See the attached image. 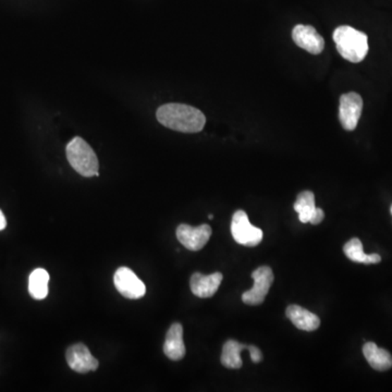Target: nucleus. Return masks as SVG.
I'll return each mask as SVG.
<instances>
[{
  "label": "nucleus",
  "mask_w": 392,
  "mask_h": 392,
  "mask_svg": "<svg viewBox=\"0 0 392 392\" xmlns=\"http://www.w3.org/2000/svg\"><path fill=\"white\" fill-rule=\"evenodd\" d=\"M156 117L164 127L183 133L202 131L206 123L205 116L201 110L183 104L161 106L158 108Z\"/></svg>",
  "instance_id": "nucleus-1"
},
{
  "label": "nucleus",
  "mask_w": 392,
  "mask_h": 392,
  "mask_svg": "<svg viewBox=\"0 0 392 392\" xmlns=\"http://www.w3.org/2000/svg\"><path fill=\"white\" fill-rule=\"evenodd\" d=\"M333 41L338 53L350 63H361L369 53L367 35L348 25H342L335 30Z\"/></svg>",
  "instance_id": "nucleus-2"
},
{
  "label": "nucleus",
  "mask_w": 392,
  "mask_h": 392,
  "mask_svg": "<svg viewBox=\"0 0 392 392\" xmlns=\"http://www.w3.org/2000/svg\"><path fill=\"white\" fill-rule=\"evenodd\" d=\"M66 153L68 161L78 173L87 178L99 176L97 156L87 142L84 141L82 137H77L71 140L68 143Z\"/></svg>",
  "instance_id": "nucleus-3"
},
{
  "label": "nucleus",
  "mask_w": 392,
  "mask_h": 392,
  "mask_svg": "<svg viewBox=\"0 0 392 392\" xmlns=\"http://www.w3.org/2000/svg\"><path fill=\"white\" fill-rule=\"evenodd\" d=\"M231 233L237 243L244 247H257L263 240V231L250 223L247 214L237 211L233 214L231 223Z\"/></svg>",
  "instance_id": "nucleus-4"
},
{
  "label": "nucleus",
  "mask_w": 392,
  "mask_h": 392,
  "mask_svg": "<svg viewBox=\"0 0 392 392\" xmlns=\"http://www.w3.org/2000/svg\"><path fill=\"white\" fill-rule=\"evenodd\" d=\"M254 286L251 290L242 294V301L247 305H259L265 301L266 295L274 283L273 269L268 266H261L252 273Z\"/></svg>",
  "instance_id": "nucleus-5"
},
{
  "label": "nucleus",
  "mask_w": 392,
  "mask_h": 392,
  "mask_svg": "<svg viewBox=\"0 0 392 392\" xmlns=\"http://www.w3.org/2000/svg\"><path fill=\"white\" fill-rule=\"evenodd\" d=\"M363 109L361 95L354 92L343 94L340 97L339 120L343 129L353 131L357 127Z\"/></svg>",
  "instance_id": "nucleus-6"
},
{
  "label": "nucleus",
  "mask_w": 392,
  "mask_h": 392,
  "mask_svg": "<svg viewBox=\"0 0 392 392\" xmlns=\"http://www.w3.org/2000/svg\"><path fill=\"white\" fill-rule=\"evenodd\" d=\"M114 283L118 292L127 299L137 300L145 295V285L130 268L120 267L114 276Z\"/></svg>",
  "instance_id": "nucleus-7"
},
{
  "label": "nucleus",
  "mask_w": 392,
  "mask_h": 392,
  "mask_svg": "<svg viewBox=\"0 0 392 392\" xmlns=\"http://www.w3.org/2000/svg\"><path fill=\"white\" fill-rule=\"evenodd\" d=\"M212 235V228L208 225L192 227L182 223L177 228V238L180 243L190 251H200L205 247Z\"/></svg>",
  "instance_id": "nucleus-8"
},
{
  "label": "nucleus",
  "mask_w": 392,
  "mask_h": 392,
  "mask_svg": "<svg viewBox=\"0 0 392 392\" xmlns=\"http://www.w3.org/2000/svg\"><path fill=\"white\" fill-rule=\"evenodd\" d=\"M68 365L77 373L85 374L98 369V361L92 355L89 348L83 343L71 345L67 350Z\"/></svg>",
  "instance_id": "nucleus-9"
},
{
  "label": "nucleus",
  "mask_w": 392,
  "mask_h": 392,
  "mask_svg": "<svg viewBox=\"0 0 392 392\" xmlns=\"http://www.w3.org/2000/svg\"><path fill=\"white\" fill-rule=\"evenodd\" d=\"M292 39L299 47L303 48L306 51L313 55H318L324 51L325 41L319 35L315 27L311 25L299 24L292 31Z\"/></svg>",
  "instance_id": "nucleus-10"
},
{
  "label": "nucleus",
  "mask_w": 392,
  "mask_h": 392,
  "mask_svg": "<svg viewBox=\"0 0 392 392\" xmlns=\"http://www.w3.org/2000/svg\"><path fill=\"white\" fill-rule=\"evenodd\" d=\"M223 278L221 273H214L208 276L202 275L201 273H194L190 280L191 291L196 297L203 298V299L213 297L223 281Z\"/></svg>",
  "instance_id": "nucleus-11"
},
{
  "label": "nucleus",
  "mask_w": 392,
  "mask_h": 392,
  "mask_svg": "<svg viewBox=\"0 0 392 392\" xmlns=\"http://www.w3.org/2000/svg\"><path fill=\"white\" fill-rule=\"evenodd\" d=\"M164 353L171 361H180L185 357V347L183 342V327L181 324H173L168 330L164 345Z\"/></svg>",
  "instance_id": "nucleus-12"
},
{
  "label": "nucleus",
  "mask_w": 392,
  "mask_h": 392,
  "mask_svg": "<svg viewBox=\"0 0 392 392\" xmlns=\"http://www.w3.org/2000/svg\"><path fill=\"white\" fill-rule=\"evenodd\" d=\"M287 317L298 329L304 331H314L321 325V319L316 314L303 309L299 305H289L287 307Z\"/></svg>",
  "instance_id": "nucleus-13"
},
{
  "label": "nucleus",
  "mask_w": 392,
  "mask_h": 392,
  "mask_svg": "<svg viewBox=\"0 0 392 392\" xmlns=\"http://www.w3.org/2000/svg\"><path fill=\"white\" fill-rule=\"evenodd\" d=\"M366 361L375 371L385 372L392 367L391 354L387 350L377 347L374 342H366L363 347Z\"/></svg>",
  "instance_id": "nucleus-14"
},
{
  "label": "nucleus",
  "mask_w": 392,
  "mask_h": 392,
  "mask_svg": "<svg viewBox=\"0 0 392 392\" xmlns=\"http://www.w3.org/2000/svg\"><path fill=\"white\" fill-rule=\"evenodd\" d=\"M343 252L350 261L361 264H378L381 263V257L378 254H365L363 251V244L357 238L348 241L343 247Z\"/></svg>",
  "instance_id": "nucleus-15"
},
{
  "label": "nucleus",
  "mask_w": 392,
  "mask_h": 392,
  "mask_svg": "<svg viewBox=\"0 0 392 392\" xmlns=\"http://www.w3.org/2000/svg\"><path fill=\"white\" fill-rule=\"evenodd\" d=\"M247 345H242L235 340H228L223 345L221 353V364L230 369H239L242 367L241 352L247 349Z\"/></svg>",
  "instance_id": "nucleus-16"
},
{
  "label": "nucleus",
  "mask_w": 392,
  "mask_h": 392,
  "mask_svg": "<svg viewBox=\"0 0 392 392\" xmlns=\"http://www.w3.org/2000/svg\"><path fill=\"white\" fill-rule=\"evenodd\" d=\"M316 209L317 207L313 192L303 191L298 195L297 202L294 203V211L299 214V219L302 223H311Z\"/></svg>",
  "instance_id": "nucleus-17"
},
{
  "label": "nucleus",
  "mask_w": 392,
  "mask_h": 392,
  "mask_svg": "<svg viewBox=\"0 0 392 392\" xmlns=\"http://www.w3.org/2000/svg\"><path fill=\"white\" fill-rule=\"evenodd\" d=\"M48 283H49V274L43 269L37 268L32 271L29 278V292L31 297L35 300H44L48 295Z\"/></svg>",
  "instance_id": "nucleus-18"
},
{
  "label": "nucleus",
  "mask_w": 392,
  "mask_h": 392,
  "mask_svg": "<svg viewBox=\"0 0 392 392\" xmlns=\"http://www.w3.org/2000/svg\"><path fill=\"white\" fill-rule=\"evenodd\" d=\"M247 349L249 350L253 363H259L263 360V354H262L261 350L256 347V345H247Z\"/></svg>",
  "instance_id": "nucleus-19"
},
{
  "label": "nucleus",
  "mask_w": 392,
  "mask_h": 392,
  "mask_svg": "<svg viewBox=\"0 0 392 392\" xmlns=\"http://www.w3.org/2000/svg\"><path fill=\"white\" fill-rule=\"evenodd\" d=\"M324 218H325V213H324L321 208L317 207L315 215H314L313 219H312L311 221L312 225H318V223H321Z\"/></svg>",
  "instance_id": "nucleus-20"
},
{
  "label": "nucleus",
  "mask_w": 392,
  "mask_h": 392,
  "mask_svg": "<svg viewBox=\"0 0 392 392\" xmlns=\"http://www.w3.org/2000/svg\"><path fill=\"white\" fill-rule=\"evenodd\" d=\"M7 227V220H6L5 215L3 212L0 211V231Z\"/></svg>",
  "instance_id": "nucleus-21"
},
{
  "label": "nucleus",
  "mask_w": 392,
  "mask_h": 392,
  "mask_svg": "<svg viewBox=\"0 0 392 392\" xmlns=\"http://www.w3.org/2000/svg\"><path fill=\"white\" fill-rule=\"evenodd\" d=\"M208 218H209V219H213L214 216L213 215H209V216H208Z\"/></svg>",
  "instance_id": "nucleus-22"
},
{
  "label": "nucleus",
  "mask_w": 392,
  "mask_h": 392,
  "mask_svg": "<svg viewBox=\"0 0 392 392\" xmlns=\"http://www.w3.org/2000/svg\"><path fill=\"white\" fill-rule=\"evenodd\" d=\"M391 215H392V205H391Z\"/></svg>",
  "instance_id": "nucleus-23"
}]
</instances>
